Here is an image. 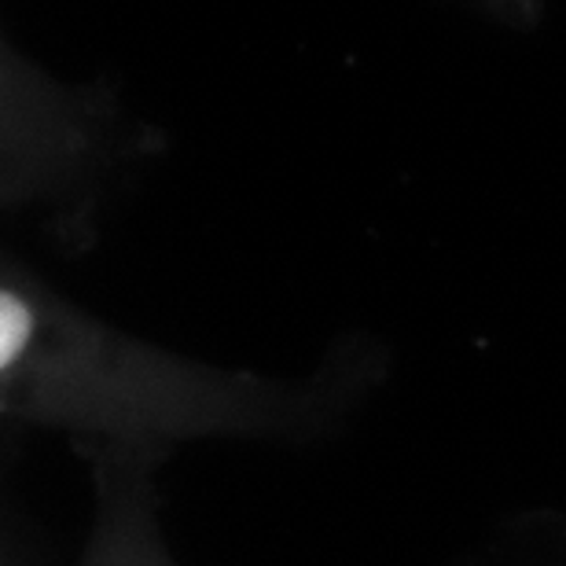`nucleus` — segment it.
Listing matches in <instances>:
<instances>
[{"mask_svg": "<svg viewBox=\"0 0 566 566\" xmlns=\"http://www.w3.org/2000/svg\"><path fill=\"white\" fill-rule=\"evenodd\" d=\"M360 382L365 368L346 360L291 382L147 346L4 258L0 409L19 427L63 430L82 460L118 457L158 471L191 441L313 438Z\"/></svg>", "mask_w": 566, "mask_h": 566, "instance_id": "nucleus-1", "label": "nucleus"}, {"mask_svg": "<svg viewBox=\"0 0 566 566\" xmlns=\"http://www.w3.org/2000/svg\"><path fill=\"white\" fill-rule=\"evenodd\" d=\"M471 4H479L504 22H518V27H530L541 15V0H471Z\"/></svg>", "mask_w": 566, "mask_h": 566, "instance_id": "nucleus-3", "label": "nucleus"}, {"mask_svg": "<svg viewBox=\"0 0 566 566\" xmlns=\"http://www.w3.org/2000/svg\"><path fill=\"white\" fill-rule=\"evenodd\" d=\"M96 507L77 566H177L158 523L155 468L118 457H85Z\"/></svg>", "mask_w": 566, "mask_h": 566, "instance_id": "nucleus-2", "label": "nucleus"}]
</instances>
